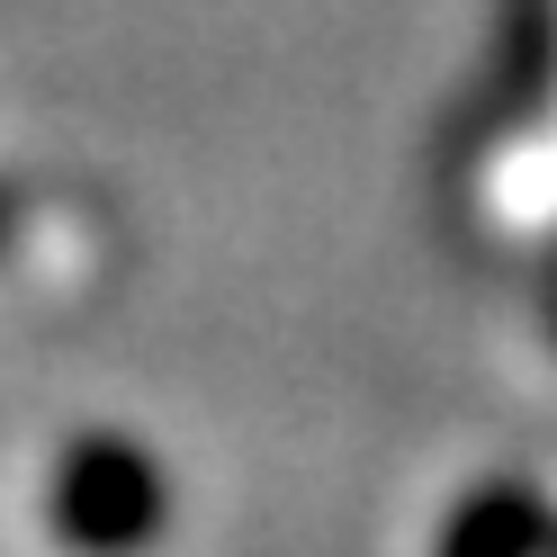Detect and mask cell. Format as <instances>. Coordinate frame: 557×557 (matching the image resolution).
Returning a JSON list of instances; mask_svg holds the SVG:
<instances>
[{
	"mask_svg": "<svg viewBox=\"0 0 557 557\" xmlns=\"http://www.w3.org/2000/svg\"><path fill=\"white\" fill-rule=\"evenodd\" d=\"M521 540H531V504L521 495H476L441 557H521Z\"/></svg>",
	"mask_w": 557,
	"mask_h": 557,
	"instance_id": "7a4b0ae2",
	"label": "cell"
},
{
	"mask_svg": "<svg viewBox=\"0 0 557 557\" xmlns=\"http://www.w3.org/2000/svg\"><path fill=\"white\" fill-rule=\"evenodd\" d=\"M171 521V485L135 441L90 432L54 459L46 476V531L73 557H145Z\"/></svg>",
	"mask_w": 557,
	"mask_h": 557,
	"instance_id": "6da1fadb",
	"label": "cell"
}]
</instances>
